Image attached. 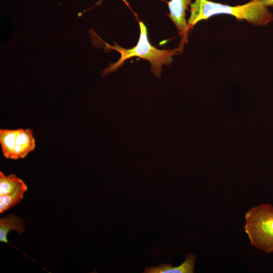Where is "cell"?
<instances>
[{
    "label": "cell",
    "mask_w": 273,
    "mask_h": 273,
    "mask_svg": "<svg viewBox=\"0 0 273 273\" xmlns=\"http://www.w3.org/2000/svg\"><path fill=\"white\" fill-rule=\"evenodd\" d=\"M35 148V140L31 129H13L11 138V159H23Z\"/></svg>",
    "instance_id": "277c9868"
},
{
    "label": "cell",
    "mask_w": 273,
    "mask_h": 273,
    "mask_svg": "<svg viewBox=\"0 0 273 273\" xmlns=\"http://www.w3.org/2000/svg\"><path fill=\"white\" fill-rule=\"evenodd\" d=\"M140 34L138 43L130 49H125L114 43L111 46L105 43L106 48L116 50L120 57L115 63L111 64L104 70V75L112 72L121 67L127 59L137 57L149 61L151 64V72L157 77H160L163 65H169L172 61V57L181 51L180 47L173 50H159L152 46L149 40L148 30L145 24L139 21Z\"/></svg>",
    "instance_id": "7a4b0ae2"
},
{
    "label": "cell",
    "mask_w": 273,
    "mask_h": 273,
    "mask_svg": "<svg viewBox=\"0 0 273 273\" xmlns=\"http://www.w3.org/2000/svg\"><path fill=\"white\" fill-rule=\"evenodd\" d=\"M28 188H22L8 195L0 196V213L8 210L23 200Z\"/></svg>",
    "instance_id": "9c48e42d"
},
{
    "label": "cell",
    "mask_w": 273,
    "mask_h": 273,
    "mask_svg": "<svg viewBox=\"0 0 273 273\" xmlns=\"http://www.w3.org/2000/svg\"><path fill=\"white\" fill-rule=\"evenodd\" d=\"M27 187L24 181L15 174L6 175L0 172V196L12 194L22 188Z\"/></svg>",
    "instance_id": "ba28073f"
},
{
    "label": "cell",
    "mask_w": 273,
    "mask_h": 273,
    "mask_svg": "<svg viewBox=\"0 0 273 273\" xmlns=\"http://www.w3.org/2000/svg\"><path fill=\"white\" fill-rule=\"evenodd\" d=\"M196 255L192 253L187 254L185 261L179 266H172L170 264H160L157 266L147 267L145 273H193Z\"/></svg>",
    "instance_id": "8992f818"
},
{
    "label": "cell",
    "mask_w": 273,
    "mask_h": 273,
    "mask_svg": "<svg viewBox=\"0 0 273 273\" xmlns=\"http://www.w3.org/2000/svg\"><path fill=\"white\" fill-rule=\"evenodd\" d=\"M245 219L244 229L251 245L266 253L273 252V206L263 203L253 207Z\"/></svg>",
    "instance_id": "3957f363"
},
{
    "label": "cell",
    "mask_w": 273,
    "mask_h": 273,
    "mask_svg": "<svg viewBox=\"0 0 273 273\" xmlns=\"http://www.w3.org/2000/svg\"><path fill=\"white\" fill-rule=\"evenodd\" d=\"M17 231L19 234L24 230L22 220L16 215L11 214L0 219V241L8 243L7 236L10 231Z\"/></svg>",
    "instance_id": "52a82bcc"
},
{
    "label": "cell",
    "mask_w": 273,
    "mask_h": 273,
    "mask_svg": "<svg viewBox=\"0 0 273 273\" xmlns=\"http://www.w3.org/2000/svg\"><path fill=\"white\" fill-rule=\"evenodd\" d=\"M191 4V0H170L168 2L170 11L168 16L175 25L184 41L190 29L186 17V11Z\"/></svg>",
    "instance_id": "5b68a950"
},
{
    "label": "cell",
    "mask_w": 273,
    "mask_h": 273,
    "mask_svg": "<svg viewBox=\"0 0 273 273\" xmlns=\"http://www.w3.org/2000/svg\"><path fill=\"white\" fill-rule=\"evenodd\" d=\"M191 15L188 21L189 28L201 20L216 15L226 14L238 20H246L256 27L266 26L273 21V15L262 0H250L236 6L221 4L208 0H195L191 5Z\"/></svg>",
    "instance_id": "6da1fadb"
},
{
    "label": "cell",
    "mask_w": 273,
    "mask_h": 273,
    "mask_svg": "<svg viewBox=\"0 0 273 273\" xmlns=\"http://www.w3.org/2000/svg\"><path fill=\"white\" fill-rule=\"evenodd\" d=\"M265 6L267 7H273V0H262Z\"/></svg>",
    "instance_id": "30bf717a"
}]
</instances>
